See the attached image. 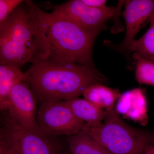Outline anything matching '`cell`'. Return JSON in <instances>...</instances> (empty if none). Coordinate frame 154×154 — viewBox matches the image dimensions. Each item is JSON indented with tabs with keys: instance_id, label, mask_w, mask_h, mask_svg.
Listing matches in <instances>:
<instances>
[{
	"instance_id": "cell-1",
	"label": "cell",
	"mask_w": 154,
	"mask_h": 154,
	"mask_svg": "<svg viewBox=\"0 0 154 154\" xmlns=\"http://www.w3.org/2000/svg\"><path fill=\"white\" fill-rule=\"evenodd\" d=\"M107 81L94 66L45 59L32 63L25 72L24 82L42 103L78 98L89 86Z\"/></svg>"
},
{
	"instance_id": "cell-2",
	"label": "cell",
	"mask_w": 154,
	"mask_h": 154,
	"mask_svg": "<svg viewBox=\"0 0 154 154\" xmlns=\"http://www.w3.org/2000/svg\"><path fill=\"white\" fill-rule=\"evenodd\" d=\"M43 59L66 61L94 66L92 49L99 33L85 29L55 11L39 9Z\"/></svg>"
},
{
	"instance_id": "cell-3",
	"label": "cell",
	"mask_w": 154,
	"mask_h": 154,
	"mask_svg": "<svg viewBox=\"0 0 154 154\" xmlns=\"http://www.w3.org/2000/svg\"><path fill=\"white\" fill-rule=\"evenodd\" d=\"M106 111L104 122L90 128V132L109 153L144 154L147 146L154 145V131L130 126L122 120L115 107Z\"/></svg>"
},
{
	"instance_id": "cell-4",
	"label": "cell",
	"mask_w": 154,
	"mask_h": 154,
	"mask_svg": "<svg viewBox=\"0 0 154 154\" xmlns=\"http://www.w3.org/2000/svg\"><path fill=\"white\" fill-rule=\"evenodd\" d=\"M2 112L0 142L5 145L9 154H60L56 137L28 130L8 110Z\"/></svg>"
},
{
	"instance_id": "cell-5",
	"label": "cell",
	"mask_w": 154,
	"mask_h": 154,
	"mask_svg": "<svg viewBox=\"0 0 154 154\" xmlns=\"http://www.w3.org/2000/svg\"><path fill=\"white\" fill-rule=\"evenodd\" d=\"M39 8L32 1H25L0 24V38L11 39L36 51L43 59L42 39L39 31Z\"/></svg>"
},
{
	"instance_id": "cell-6",
	"label": "cell",
	"mask_w": 154,
	"mask_h": 154,
	"mask_svg": "<svg viewBox=\"0 0 154 154\" xmlns=\"http://www.w3.org/2000/svg\"><path fill=\"white\" fill-rule=\"evenodd\" d=\"M37 122L41 133L54 137L74 135L82 131L87 125L77 118L63 101L40 103Z\"/></svg>"
},
{
	"instance_id": "cell-7",
	"label": "cell",
	"mask_w": 154,
	"mask_h": 154,
	"mask_svg": "<svg viewBox=\"0 0 154 154\" xmlns=\"http://www.w3.org/2000/svg\"><path fill=\"white\" fill-rule=\"evenodd\" d=\"M54 11L87 30L100 33L105 23L117 15L119 9L105 7L102 8L86 5L82 0H72L54 6Z\"/></svg>"
},
{
	"instance_id": "cell-8",
	"label": "cell",
	"mask_w": 154,
	"mask_h": 154,
	"mask_svg": "<svg viewBox=\"0 0 154 154\" xmlns=\"http://www.w3.org/2000/svg\"><path fill=\"white\" fill-rule=\"evenodd\" d=\"M36 97L27 83L20 82L13 86L5 110L23 127L40 133L37 125L38 109Z\"/></svg>"
},
{
	"instance_id": "cell-9",
	"label": "cell",
	"mask_w": 154,
	"mask_h": 154,
	"mask_svg": "<svg viewBox=\"0 0 154 154\" xmlns=\"http://www.w3.org/2000/svg\"><path fill=\"white\" fill-rule=\"evenodd\" d=\"M125 9L122 15L126 25L123 41L114 49L125 53L128 47L146 22L154 18V0H129L125 2Z\"/></svg>"
},
{
	"instance_id": "cell-10",
	"label": "cell",
	"mask_w": 154,
	"mask_h": 154,
	"mask_svg": "<svg viewBox=\"0 0 154 154\" xmlns=\"http://www.w3.org/2000/svg\"><path fill=\"white\" fill-rule=\"evenodd\" d=\"M145 90L134 88L121 94L115 109L117 113L143 125L148 122V104Z\"/></svg>"
},
{
	"instance_id": "cell-11",
	"label": "cell",
	"mask_w": 154,
	"mask_h": 154,
	"mask_svg": "<svg viewBox=\"0 0 154 154\" xmlns=\"http://www.w3.org/2000/svg\"><path fill=\"white\" fill-rule=\"evenodd\" d=\"M36 51L11 39L0 38V63L20 68L28 63L39 60Z\"/></svg>"
},
{
	"instance_id": "cell-12",
	"label": "cell",
	"mask_w": 154,
	"mask_h": 154,
	"mask_svg": "<svg viewBox=\"0 0 154 154\" xmlns=\"http://www.w3.org/2000/svg\"><path fill=\"white\" fill-rule=\"evenodd\" d=\"M77 118L84 121L90 128L100 126L105 120L107 111L92 104L86 99L75 98L63 101Z\"/></svg>"
},
{
	"instance_id": "cell-13",
	"label": "cell",
	"mask_w": 154,
	"mask_h": 154,
	"mask_svg": "<svg viewBox=\"0 0 154 154\" xmlns=\"http://www.w3.org/2000/svg\"><path fill=\"white\" fill-rule=\"evenodd\" d=\"M120 91L101 84H96L88 87L83 93L84 99L106 110L115 108V103L121 96Z\"/></svg>"
},
{
	"instance_id": "cell-14",
	"label": "cell",
	"mask_w": 154,
	"mask_h": 154,
	"mask_svg": "<svg viewBox=\"0 0 154 154\" xmlns=\"http://www.w3.org/2000/svg\"><path fill=\"white\" fill-rule=\"evenodd\" d=\"M90 126L77 134L68 137L67 143L72 154H110L100 143L91 136Z\"/></svg>"
},
{
	"instance_id": "cell-15",
	"label": "cell",
	"mask_w": 154,
	"mask_h": 154,
	"mask_svg": "<svg viewBox=\"0 0 154 154\" xmlns=\"http://www.w3.org/2000/svg\"><path fill=\"white\" fill-rule=\"evenodd\" d=\"M25 81V73L18 67L1 64L0 65V108L5 110L9 94L14 85Z\"/></svg>"
},
{
	"instance_id": "cell-16",
	"label": "cell",
	"mask_w": 154,
	"mask_h": 154,
	"mask_svg": "<svg viewBox=\"0 0 154 154\" xmlns=\"http://www.w3.org/2000/svg\"><path fill=\"white\" fill-rule=\"evenodd\" d=\"M150 26L144 34L137 39H134L128 47L125 54L136 53L154 62V18Z\"/></svg>"
},
{
	"instance_id": "cell-17",
	"label": "cell",
	"mask_w": 154,
	"mask_h": 154,
	"mask_svg": "<svg viewBox=\"0 0 154 154\" xmlns=\"http://www.w3.org/2000/svg\"><path fill=\"white\" fill-rule=\"evenodd\" d=\"M132 58L135 65L137 81L140 85L154 88V62L136 53L133 54Z\"/></svg>"
},
{
	"instance_id": "cell-18",
	"label": "cell",
	"mask_w": 154,
	"mask_h": 154,
	"mask_svg": "<svg viewBox=\"0 0 154 154\" xmlns=\"http://www.w3.org/2000/svg\"><path fill=\"white\" fill-rule=\"evenodd\" d=\"M23 2L22 0H0V24L5 22Z\"/></svg>"
},
{
	"instance_id": "cell-19",
	"label": "cell",
	"mask_w": 154,
	"mask_h": 154,
	"mask_svg": "<svg viewBox=\"0 0 154 154\" xmlns=\"http://www.w3.org/2000/svg\"><path fill=\"white\" fill-rule=\"evenodd\" d=\"M82 1L86 5L93 8H102L106 7L107 1L105 0H82Z\"/></svg>"
},
{
	"instance_id": "cell-20",
	"label": "cell",
	"mask_w": 154,
	"mask_h": 154,
	"mask_svg": "<svg viewBox=\"0 0 154 154\" xmlns=\"http://www.w3.org/2000/svg\"><path fill=\"white\" fill-rule=\"evenodd\" d=\"M144 154H154V145H150L147 146Z\"/></svg>"
},
{
	"instance_id": "cell-21",
	"label": "cell",
	"mask_w": 154,
	"mask_h": 154,
	"mask_svg": "<svg viewBox=\"0 0 154 154\" xmlns=\"http://www.w3.org/2000/svg\"><path fill=\"white\" fill-rule=\"evenodd\" d=\"M0 154H9L6 146L2 142H0Z\"/></svg>"
},
{
	"instance_id": "cell-22",
	"label": "cell",
	"mask_w": 154,
	"mask_h": 154,
	"mask_svg": "<svg viewBox=\"0 0 154 154\" xmlns=\"http://www.w3.org/2000/svg\"></svg>"
}]
</instances>
